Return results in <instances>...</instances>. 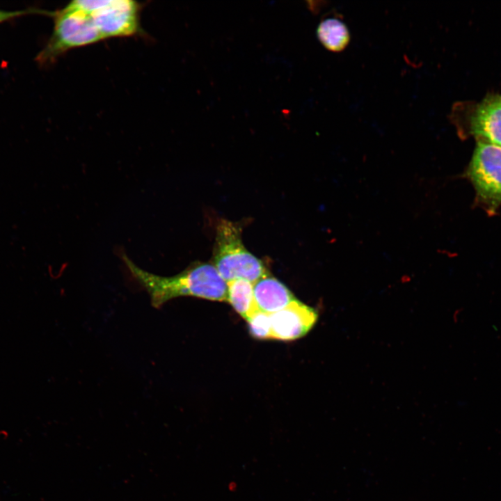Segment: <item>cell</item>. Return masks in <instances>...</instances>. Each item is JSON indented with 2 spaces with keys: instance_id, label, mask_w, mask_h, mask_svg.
<instances>
[{
  "instance_id": "obj_5",
  "label": "cell",
  "mask_w": 501,
  "mask_h": 501,
  "mask_svg": "<svg viewBox=\"0 0 501 501\" xmlns=\"http://www.w3.org/2000/svg\"><path fill=\"white\" fill-rule=\"evenodd\" d=\"M90 14L104 40L141 34L143 4L131 0H79Z\"/></svg>"
},
{
  "instance_id": "obj_11",
  "label": "cell",
  "mask_w": 501,
  "mask_h": 501,
  "mask_svg": "<svg viewBox=\"0 0 501 501\" xmlns=\"http://www.w3.org/2000/svg\"><path fill=\"white\" fill-rule=\"evenodd\" d=\"M250 335L257 340H272L271 315L257 310L247 319Z\"/></svg>"
},
{
  "instance_id": "obj_3",
  "label": "cell",
  "mask_w": 501,
  "mask_h": 501,
  "mask_svg": "<svg viewBox=\"0 0 501 501\" xmlns=\"http://www.w3.org/2000/svg\"><path fill=\"white\" fill-rule=\"evenodd\" d=\"M212 255V264L226 283L244 279L254 283L269 274L263 262L244 244L241 228L229 220L217 223Z\"/></svg>"
},
{
  "instance_id": "obj_6",
  "label": "cell",
  "mask_w": 501,
  "mask_h": 501,
  "mask_svg": "<svg viewBox=\"0 0 501 501\" xmlns=\"http://www.w3.org/2000/svg\"><path fill=\"white\" fill-rule=\"evenodd\" d=\"M271 315L272 340L292 341L305 335L316 324L317 311L298 299Z\"/></svg>"
},
{
  "instance_id": "obj_10",
  "label": "cell",
  "mask_w": 501,
  "mask_h": 501,
  "mask_svg": "<svg viewBox=\"0 0 501 501\" xmlns=\"http://www.w3.org/2000/svg\"><path fill=\"white\" fill-rule=\"evenodd\" d=\"M253 283L238 279L227 283V301L246 320L257 310Z\"/></svg>"
},
{
  "instance_id": "obj_9",
  "label": "cell",
  "mask_w": 501,
  "mask_h": 501,
  "mask_svg": "<svg viewBox=\"0 0 501 501\" xmlns=\"http://www.w3.org/2000/svg\"><path fill=\"white\" fill-rule=\"evenodd\" d=\"M317 35L323 46L333 52L344 50L351 40L347 26L335 17L322 19L317 26Z\"/></svg>"
},
{
  "instance_id": "obj_7",
  "label": "cell",
  "mask_w": 501,
  "mask_h": 501,
  "mask_svg": "<svg viewBox=\"0 0 501 501\" xmlns=\"http://www.w3.org/2000/svg\"><path fill=\"white\" fill-rule=\"evenodd\" d=\"M471 132L479 140L501 146V95H488L470 119Z\"/></svg>"
},
{
  "instance_id": "obj_12",
  "label": "cell",
  "mask_w": 501,
  "mask_h": 501,
  "mask_svg": "<svg viewBox=\"0 0 501 501\" xmlns=\"http://www.w3.org/2000/svg\"><path fill=\"white\" fill-rule=\"evenodd\" d=\"M30 14H43V10L38 8H28L21 10L7 11L0 10V24L10 19Z\"/></svg>"
},
{
  "instance_id": "obj_1",
  "label": "cell",
  "mask_w": 501,
  "mask_h": 501,
  "mask_svg": "<svg viewBox=\"0 0 501 501\" xmlns=\"http://www.w3.org/2000/svg\"><path fill=\"white\" fill-rule=\"evenodd\" d=\"M120 256L132 278L148 293L155 308L180 296L227 301V283L212 263L193 262L180 273L165 277L138 267L125 253Z\"/></svg>"
},
{
  "instance_id": "obj_2",
  "label": "cell",
  "mask_w": 501,
  "mask_h": 501,
  "mask_svg": "<svg viewBox=\"0 0 501 501\" xmlns=\"http://www.w3.org/2000/svg\"><path fill=\"white\" fill-rule=\"evenodd\" d=\"M44 15L54 20V28L36 61L50 64L67 51L104 40L90 14L78 0L72 1L54 11L45 10Z\"/></svg>"
},
{
  "instance_id": "obj_8",
  "label": "cell",
  "mask_w": 501,
  "mask_h": 501,
  "mask_svg": "<svg viewBox=\"0 0 501 501\" xmlns=\"http://www.w3.org/2000/svg\"><path fill=\"white\" fill-rule=\"evenodd\" d=\"M253 292L257 308L268 314L281 310L296 299L285 285L269 274L254 283Z\"/></svg>"
},
{
  "instance_id": "obj_4",
  "label": "cell",
  "mask_w": 501,
  "mask_h": 501,
  "mask_svg": "<svg viewBox=\"0 0 501 501\" xmlns=\"http://www.w3.org/2000/svg\"><path fill=\"white\" fill-rule=\"evenodd\" d=\"M466 174L479 202L496 212L501 206V146L478 140Z\"/></svg>"
}]
</instances>
